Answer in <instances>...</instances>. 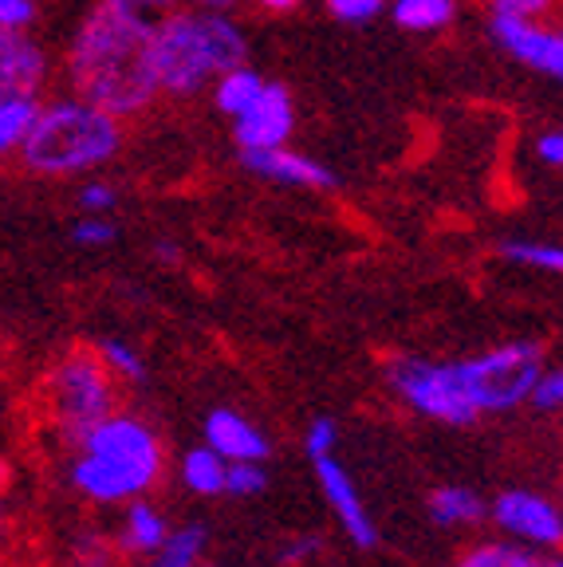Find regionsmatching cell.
Returning <instances> with one entry per match:
<instances>
[{"label":"cell","mask_w":563,"mask_h":567,"mask_svg":"<svg viewBox=\"0 0 563 567\" xmlns=\"http://www.w3.org/2000/svg\"><path fill=\"white\" fill-rule=\"evenodd\" d=\"M150 35H154V20L95 0L80 17V24L71 28L63 48L68 91L103 106L106 115L123 123L146 115L162 99Z\"/></svg>","instance_id":"cell-1"},{"label":"cell","mask_w":563,"mask_h":567,"mask_svg":"<svg viewBox=\"0 0 563 567\" xmlns=\"http://www.w3.org/2000/svg\"><path fill=\"white\" fill-rule=\"evenodd\" d=\"M126 142V123L80 95L40 99L20 142V166L40 177H83L111 166Z\"/></svg>","instance_id":"cell-2"},{"label":"cell","mask_w":563,"mask_h":567,"mask_svg":"<svg viewBox=\"0 0 563 567\" xmlns=\"http://www.w3.org/2000/svg\"><path fill=\"white\" fill-rule=\"evenodd\" d=\"M154 75L170 99H194L209 91L221 71L248 63V35L233 12H205L177 4L154 20Z\"/></svg>","instance_id":"cell-3"},{"label":"cell","mask_w":563,"mask_h":567,"mask_svg":"<svg viewBox=\"0 0 563 567\" xmlns=\"http://www.w3.org/2000/svg\"><path fill=\"white\" fill-rule=\"evenodd\" d=\"M71 461V485L95 505H126L154 488L162 477V442L142 417L106 414L83 437Z\"/></svg>","instance_id":"cell-4"},{"label":"cell","mask_w":563,"mask_h":567,"mask_svg":"<svg viewBox=\"0 0 563 567\" xmlns=\"http://www.w3.org/2000/svg\"><path fill=\"white\" fill-rule=\"evenodd\" d=\"M115 374L106 371L103 354L91 347H75L48 371L44 414L68 445H80L106 414H115Z\"/></svg>","instance_id":"cell-5"},{"label":"cell","mask_w":563,"mask_h":567,"mask_svg":"<svg viewBox=\"0 0 563 567\" xmlns=\"http://www.w3.org/2000/svg\"><path fill=\"white\" fill-rule=\"evenodd\" d=\"M453 367L477 414H504L529 402L532 382L544 371V347L532 339H512L473 359H458Z\"/></svg>","instance_id":"cell-6"},{"label":"cell","mask_w":563,"mask_h":567,"mask_svg":"<svg viewBox=\"0 0 563 567\" xmlns=\"http://www.w3.org/2000/svg\"><path fill=\"white\" fill-rule=\"evenodd\" d=\"M387 374H390V386H395L398 399L414 410V414L430 417V422L469 425L481 417L473 402H469L453 363H433V359L406 354V359H395V363H390Z\"/></svg>","instance_id":"cell-7"},{"label":"cell","mask_w":563,"mask_h":567,"mask_svg":"<svg viewBox=\"0 0 563 567\" xmlns=\"http://www.w3.org/2000/svg\"><path fill=\"white\" fill-rule=\"evenodd\" d=\"M489 32H493L501 52H509L512 60H520L536 75H547V80L563 75V32L555 24H547V17H504V12H493Z\"/></svg>","instance_id":"cell-8"},{"label":"cell","mask_w":563,"mask_h":567,"mask_svg":"<svg viewBox=\"0 0 563 567\" xmlns=\"http://www.w3.org/2000/svg\"><path fill=\"white\" fill-rule=\"evenodd\" d=\"M233 123V142L237 151H268V146H284L291 142L296 131V103H291V91L276 80H265L260 95L229 118Z\"/></svg>","instance_id":"cell-9"},{"label":"cell","mask_w":563,"mask_h":567,"mask_svg":"<svg viewBox=\"0 0 563 567\" xmlns=\"http://www.w3.org/2000/svg\"><path fill=\"white\" fill-rule=\"evenodd\" d=\"M52 83V55L24 28L0 24V103L17 95L44 99Z\"/></svg>","instance_id":"cell-10"},{"label":"cell","mask_w":563,"mask_h":567,"mask_svg":"<svg viewBox=\"0 0 563 567\" xmlns=\"http://www.w3.org/2000/svg\"><path fill=\"white\" fill-rule=\"evenodd\" d=\"M501 532H509L512 540L536 544V548H555L563 540V520L560 508L540 493H529V488H509L493 501L489 508Z\"/></svg>","instance_id":"cell-11"},{"label":"cell","mask_w":563,"mask_h":567,"mask_svg":"<svg viewBox=\"0 0 563 567\" xmlns=\"http://www.w3.org/2000/svg\"><path fill=\"white\" fill-rule=\"evenodd\" d=\"M311 465H316L319 488H324L327 505L335 508V516H339V524H344L347 536H351L359 548H375V540H379V528H375V520H370L359 488H355V481L347 477L344 465H339L331 453H319V457H311Z\"/></svg>","instance_id":"cell-12"},{"label":"cell","mask_w":563,"mask_h":567,"mask_svg":"<svg viewBox=\"0 0 563 567\" xmlns=\"http://www.w3.org/2000/svg\"><path fill=\"white\" fill-rule=\"evenodd\" d=\"M240 166L256 177H268L276 186H296V189H331L335 174L331 166H324L311 154L291 151L288 142L284 146H268V151H240Z\"/></svg>","instance_id":"cell-13"},{"label":"cell","mask_w":563,"mask_h":567,"mask_svg":"<svg viewBox=\"0 0 563 567\" xmlns=\"http://www.w3.org/2000/svg\"><path fill=\"white\" fill-rule=\"evenodd\" d=\"M205 445L217 450L225 461H265L268 453H273L268 437L260 434L245 414L225 410V406L205 417Z\"/></svg>","instance_id":"cell-14"},{"label":"cell","mask_w":563,"mask_h":567,"mask_svg":"<svg viewBox=\"0 0 563 567\" xmlns=\"http://www.w3.org/2000/svg\"><path fill=\"white\" fill-rule=\"evenodd\" d=\"M126 516H123V532H119V548L123 551H139V556H154V551L166 544L170 536V524L166 516L158 513L154 505L146 501H126Z\"/></svg>","instance_id":"cell-15"},{"label":"cell","mask_w":563,"mask_h":567,"mask_svg":"<svg viewBox=\"0 0 563 567\" xmlns=\"http://www.w3.org/2000/svg\"><path fill=\"white\" fill-rule=\"evenodd\" d=\"M260 87H265V75L256 68H248V63H240V68L221 71L217 80L209 83V95H213V106H217V115L233 118L260 95Z\"/></svg>","instance_id":"cell-16"},{"label":"cell","mask_w":563,"mask_h":567,"mask_svg":"<svg viewBox=\"0 0 563 567\" xmlns=\"http://www.w3.org/2000/svg\"><path fill=\"white\" fill-rule=\"evenodd\" d=\"M390 17H395V24L402 32L433 35V32H446L458 20V0H395Z\"/></svg>","instance_id":"cell-17"},{"label":"cell","mask_w":563,"mask_h":567,"mask_svg":"<svg viewBox=\"0 0 563 567\" xmlns=\"http://www.w3.org/2000/svg\"><path fill=\"white\" fill-rule=\"evenodd\" d=\"M489 513L481 501V493L465 485H441L430 496V516L441 528H465V524H481V516Z\"/></svg>","instance_id":"cell-18"},{"label":"cell","mask_w":563,"mask_h":567,"mask_svg":"<svg viewBox=\"0 0 563 567\" xmlns=\"http://www.w3.org/2000/svg\"><path fill=\"white\" fill-rule=\"evenodd\" d=\"M501 260L516 268H529V272H560L563 268V248L555 240H532V237H509L497 245Z\"/></svg>","instance_id":"cell-19"},{"label":"cell","mask_w":563,"mask_h":567,"mask_svg":"<svg viewBox=\"0 0 563 567\" xmlns=\"http://www.w3.org/2000/svg\"><path fill=\"white\" fill-rule=\"evenodd\" d=\"M225 470H229V461L221 457L217 450L202 445V450H190L182 461V481L194 488L197 496H221L225 493Z\"/></svg>","instance_id":"cell-20"},{"label":"cell","mask_w":563,"mask_h":567,"mask_svg":"<svg viewBox=\"0 0 563 567\" xmlns=\"http://www.w3.org/2000/svg\"><path fill=\"white\" fill-rule=\"evenodd\" d=\"M35 106L40 99L35 95H17V99H4L0 103V162L4 158H17L20 142L28 134V123H32Z\"/></svg>","instance_id":"cell-21"},{"label":"cell","mask_w":563,"mask_h":567,"mask_svg":"<svg viewBox=\"0 0 563 567\" xmlns=\"http://www.w3.org/2000/svg\"><path fill=\"white\" fill-rule=\"evenodd\" d=\"M202 548H205V528L190 524V528L170 532L166 544H162V548L154 551V559H150V567H197Z\"/></svg>","instance_id":"cell-22"},{"label":"cell","mask_w":563,"mask_h":567,"mask_svg":"<svg viewBox=\"0 0 563 567\" xmlns=\"http://www.w3.org/2000/svg\"><path fill=\"white\" fill-rule=\"evenodd\" d=\"M453 567H544V559L520 544H477Z\"/></svg>","instance_id":"cell-23"},{"label":"cell","mask_w":563,"mask_h":567,"mask_svg":"<svg viewBox=\"0 0 563 567\" xmlns=\"http://www.w3.org/2000/svg\"><path fill=\"white\" fill-rule=\"evenodd\" d=\"M95 351L103 354L106 371L115 374V379L146 382V363H142V354L134 351L131 343H123V339H103V343H99Z\"/></svg>","instance_id":"cell-24"},{"label":"cell","mask_w":563,"mask_h":567,"mask_svg":"<svg viewBox=\"0 0 563 567\" xmlns=\"http://www.w3.org/2000/svg\"><path fill=\"white\" fill-rule=\"evenodd\" d=\"M119 237V225L111 221V213H83L80 225L71 229V240L80 248H106L115 245Z\"/></svg>","instance_id":"cell-25"},{"label":"cell","mask_w":563,"mask_h":567,"mask_svg":"<svg viewBox=\"0 0 563 567\" xmlns=\"http://www.w3.org/2000/svg\"><path fill=\"white\" fill-rule=\"evenodd\" d=\"M265 485H268V477H265V470H260V461H229V470H225V493L256 496Z\"/></svg>","instance_id":"cell-26"},{"label":"cell","mask_w":563,"mask_h":567,"mask_svg":"<svg viewBox=\"0 0 563 567\" xmlns=\"http://www.w3.org/2000/svg\"><path fill=\"white\" fill-rule=\"evenodd\" d=\"M529 402L536 410H544V414H555V410L563 406V374L555 371V367H544V371H540V379L532 382Z\"/></svg>","instance_id":"cell-27"},{"label":"cell","mask_w":563,"mask_h":567,"mask_svg":"<svg viewBox=\"0 0 563 567\" xmlns=\"http://www.w3.org/2000/svg\"><path fill=\"white\" fill-rule=\"evenodd\" d=\"M324 4L344 24H367V20L382 17V9H387V0H324Z\"/></svg>","instance_id":"cell-28"},{"label":"cell","mask_w":563,"mask_h":567,"mask_svg":"<svg viewBox=\"0 0 563 567\" xmlns=\"http://www.w3.org/2000/svg\"><path fill=\"white\" fill-rule=\"evenodd\" d=\"M119 205V194L111 182H103V177H95V182H88V186L80 189V213H111Z\"/></svg>","instance_id":"cell-29"},{"label":"cell","mask_w":563,"mask_h":567,"mask_svg":"<svg viewBox=\"0 0 563 567\" xmlns=\"http://www.w3.org/2000/svg\"><path fill=\"white\" fill-rule=\"evenodd\" d=\"M40 17V0H0V24L4 28H32Z\"/></svg>","instance_id":"cell-30"},{"label":"cell","mask_w":563,"mask_h":567,"mask_svg":"<svg viewBox=\"0 0 563 567\" xmlns=\"http://www.w3.org/2000/svg\"><path fill=\"white\" fill-rule=\"evenodd\" d=\"M560 0H489V9L504 17H552Z\"/></svg>","instance_id":"cell-31"},{"label":"cell","mask_w":563,"mask_h":567,"mask_svg":"<svg viewBox=\"0 0 563 567\" xmlns=\"http://www.w3.org/2000/svg\"><path fill=\"white\" fill-rule=\"evenodd\" d=\"M103 4H115V9L134 12V17H142V20H158V17H166L170 9H177L182 0H103Z\"/></svg>","instance_id":"cell-32"},{"label":"cell","mask_w":563,"mask_h":567,"mask_svg":"<svg viewBox=\"0 0 563 567\" xmlns=\"http://www.w3.org/2000/svg\"><path fill=\"white\" fill-rule=\"evenodd\" d=\"M335 437H339V430H335L331 417H316V422L308 425V437H304V445H308L311 457H319V453L335 450Z\"/></svg>","instance_id":"cell-33"},{"label":"cell","mask_w":563,"mask_h":567,"mask_svg":"<svg viewBox=\"0 0 563 567\" xmlns=\"http://www.w3.org/2000/svg\"><path fill=\"white\" fill-rule=\"evenodd\" d=\"M536 158L544 162V166H563V131H540L536 134Z\"/></svg>","instance_id":"cell-34"},{"label":"cell","mask_w":563,"mask_h":567,"mask_svg":"<svg viewBox=\"0 0 563 567\" xmlns=\"http://www.w3.org/2000/svg\"><path fill=\"white\" fill-rule=\"evenodd\" d=\"M316 551H319V540H311V536H308V540H296V544H288V548H284V556H280V564H284V567H291V564H304V559H308V556H316Z\"/></svg>","instance_id":"cell-35"},{"label":"cell","mask_w":563,"mask_h":567,"mask_svg":"<svg viewBox=\"0 0 563 567\" xmlns=\"http://www.w3.org/2000/svg\"><path fill=\"white\" fill-rule=\"evenodd\" d=\"M253 9H265V12H276V17H284V12H296L304 0H248Z\"/></svg>","instance_id":"cell-36"},{"label":"cell","mask_w":563,"mask_h":567,"mask_svg":"<svg viewBox=\"0 0 563 567\" xmlns=\"http://www.w3.org/2000/svg\"><path fill=\"white\" fill-rule=\"evenodd\" d=\"M190 9H205V12H233L237 9V0H182Z\"/></svg>","instance_id":"cell-37"},{"label":"cell","mask_w":563,"mask_h":567,"mask_svg":"<svg viewBox=\"0 0 563 567\" xmlns=\"http://www.w3.org/2000/svg\"><path fill=\"white\" fill-rule=\"evenodd\" d=\"M154 252H158L162 260L170 257V265H174V257H177V245H154Z\"/></svg>","instance_id":"cell-38"},{"label":"cell","mask_w":563,"mask_h":567,"mask_svg":"<svg viewBox=\"0 0 563 567\" xmlns=\"http://www.w3.org/2000/svg\"><path fill=\"white\" fill-rule=\"evenodd\" d=\"M0 540H4V513H0Z\"/></svg>","instance_id":"cell-39"},{"label":"cell","mask_w":563,"mask_h":567,"mask_svg":"<svg viewBox=\"0 0 563 567\" xmlns=\"http://www.w3.org/2000/svg\"><path fill=\"white\" fill-rule=\"evenodd\" d=\"M544 567H560V559H552V564H544Z\"/></svg>","instance_id":"cell-40"}]
</instances>
